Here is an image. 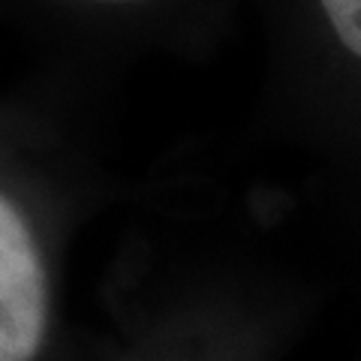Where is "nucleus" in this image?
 Instances as JSON below:
<instances>
[{
	"mask_svg": "<svg viewBox=\"0 0 361 361\" xmlns=\"http://www.w3.org/2000/svg\"><path fill=\"white\" fill-rule=\"evenodd\" d=\"M45 334V274L25 217L0 196V361H30Z\"/></svg>",
	"mask_w": 361,
	"mask_h": 361,
	"instance_id": "nucleus-1",
	"label": "nucleus"
},
{
	"mask_svg": "<svg viewBox=\"0 0 361 361\" xmlns=\"http://www.w3.org/2000/svg\"><path fill=\"white\" fill-rule=\"evenodd\" d=\"M337 39L361 58V0H319Z\"/></svg>",
	"mask_w": 361,
	"mask_h": 361,
	"instance_id": "nucleus-2",
	"label": "nucleus"
},
{
	"mask_svg": "<svg viewBox=\"0 0 361 361\" xmlns=\"http://www.w3.org/2000/svg\"><path fill=\"white\" fill-rule=\"evenodd\" d=\"M97 4H139V0H97Z\"/></svg>",
	"mask_w": 361,
	"mask_h": 361,
	"instance_id": "nucleus-3",
	"label": "nucleus"
}]
</instances>
